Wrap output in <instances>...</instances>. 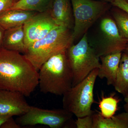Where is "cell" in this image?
I'll return each mask as SVG.
<instances>
[{"label":"cell","instance_id":"cell-18","mask_svg":"<svg viewBox=\"0 0 128 128\" xmlns=\"http://www.w3.org/2000/svg\"><path fill=\"white\" fill-rule=\"evenodd\" d=\"M119 99L114 95L108 96H102L99 101L98 107L99 114L105 118H109L115 115L118 110Z\"/></svg>","mask_w":128,"mask_h":128},{"label":"cell","instance_id":"cell-10","mask_svg":"<svg viewBox=\"0 0 128 128\" xmlns=\"http://www.w3.org/2000/svg\"><path fill=\"white\" fill-rule=\"evenodd\" d=\"M25 96L18 92L0 89V114L20 116L30 107Z\"/></svg>","mask_w":128,"mask_h":128},{"label":"cell","instance_id":"cell-12","mask_svg":"<svg viewBox=\"0 0 128 128\" xmlns=\"http://www.w3.org/2000/svg\"><path fill=\"white\" fill-rule=\"evenodd\" d=\"M122 52L112 53L100 57V66L98 68V77L106 78L108 86L115 82Z\"/></svg>","mask_w":128,"mask_h":128},{"label":"cell","instance_id":"cell-1","mask_svg":"<svg viewBox=\"0 0 128 128\" xmlns=\"http://www.w3.org/2000/svg\"><path fill=\"white\" fill-rule=\"evenodd\" d=\"M38 84V71L23 54L0 48V89L28 97Z\"/></svg>","mask_w":128,"mask_h":128},{"label":"cell","instance_id":"cell-4","mask_svg":"<svg viewBox=\"0 0 128 128\" xmlns=\"http://www.w3.org/2000/svg\"><path fill=\"white\" fill-rule=\"evenodd\" d=\"M98 68L92 72L80 82L73 86L63 95V108L81 118L92 114L94 88Z\"/></svg>","mask_w":128,"mask_h":128},{"label":"cell","instance_id":"cell-2","mask_svg":"<svg viewBox=\"0 0 128 128\" xmlns=\"http://www.w3.org/2000/svg\"><path fill=\"white\" fill-rule=\"evenodd\" d=\"M66 51L50 57L38 70V86L42 93L63 96L72 87L73 74Z\"/></svg>","mask_w":128,"mask_h":128},{"label":"cell","instance_id":"cell-23","mask_svg":"<svg viewBox=\"0 0 128 128\" xmlns=\"http://www.w3.org/2000/svg\"><path fill=\"white\" fill-rule=\"evenodd\" d=\"M20 125L16 121H14L12 117H11L2 124L0 128H20Z\"/></svg>","mask_w":128,"mask_h":128},{"label":"cell","instance_id":"cell-13","mask_svg":"<svg viewBox=\"0 0 128 128\" xmlns=\"http://www.w3.org/2000/svg\"><path fill=\"white\" fill-rule=\"evenodd\" d=\"M37 13L18 9L7 10L0 14V26L6 30L24 25Z\"/></svg>","mask_w":128,"mask_h":128},{"label":"cell","instance_id":"cell-14","mask_svg":"<svg viewBox=\"0 0 128 128\" xmlns=\"http://www.w3.org/2000/svg\"><path fill=\"white\" fill-rule=\"evenodd\" d=\"M2 47L23 54L25 52V32L23 25L5 30Z\"/></svg>","mask_w":128,"mask_h":128},{"label":"cell","instance_id":"cell-11","mask_svg":"<svg viewBox=\"0 0 128 128\" xmlns=\"http://www.w3.org/2000/svg\"><path fill=\"white\" fill-rule=\"evenodd\" d=\"M49 11L58 26L73 29L74 18L70 0H53Z\"/></svg>","mask_w":128,"mask_h":128},{"label":"cell","instance_id":"cell-24","mask_svg":"<svg viewBox=\"0 0 128 128\" xmlns=\"http://www.w3.org/2000/svg\"><path fill=\"white\" fill-rule=\"evenodd\" d=\"M5 30L0 26V48L2 47Z\"/></svg>","mask_w":128,"mask_h":128},{"label":"cell","instance_id":"cell-19","mask_svg":"<svg viewBox=\"0 0 128 128\" xmlns=\"http://www.w3.org/2000/svg\"><path fill=\"white\" fill-rule=\"evenodd\" d=\"M115 7L112 12V18L121 36L128 41V14L123 10Z\"/></svg>","mask_w":128,"mask_h":128},{"label":"cell","instance_id":"cell-21","mask_svg":"<svg viewBox=\"0 0 128 128\" xmlns=\"http://www.w3.org/2000/svg\"><path fill=\"white\" fill-rule=\"evenodd\" d=\"M111 3L114 7L122 9L128 14V3L125 0H114Z\"/></svg>","mask_w":128,"mask_h":128},{"label":"cell","instance_id":"cell-20","mask_svg":"<svg viewBox=\"0 0 128 128\" xmlns=\"http://www.w3.org/2000/svg\"><path fill=\"white\" fill-rule=\"evenodd\" d=\"M77 118L75 124L77 128H93V114Z\"/></svg>","mask_w":128,"mask_h":128},{"label":"cell","instance_id":"cell-28","mask_svg":"<svg viewBox=\"0 0 128 128\" xmlns=\"http://www.w3.org/2000/svg\"><path fill=\"white\" fill-rule=\"evenodd\" d=\"M123 52L128 55V44H127L125 49L124 50Z\"/></svg>","mask_w":128,"mask_h":128},{"label":"cell","instance_id":"cell-17","mask_svg":"<svg viewBox=\"0 0 128 128\" xmlns=\"http://www.w3.org/2000/svg\"><path fill=\"white\" fill-rule=\"evenodd\" d=\"M53 0H18L8 10L18 9L37 12L48 11Z\"/></svg>","mask_w":128,"mask_h":128},{"label":"cell","instance_id":"cell-16","mask_svg":"<svg viewBox=\"0 0 128 128\" xmlns=\"http://www.w3.org/2000/svg\"><path fill=\"white\" fill-rule=\"evenodd\" d=\"M113 86L124 96L128 92V55L122 52L116 77Z\"/></svg>","mask_w":128,"mask_h":128},{"label":"cell","instance_id":"cell-5","mask_svg":"<svg viewBox=\"0 0 128 128\" xmlns=\"http://www.w3.org/2000/svg\"><path fill=\"white\" fill-rule=\"evenodd\" d=\"M66 56L73 74V86L86 78L100 66V57L90 45L87 32L78 43L72 44L66 51Z\"/></svg>","mask_w":128,"mask_h":128},{"label":"cell","instance_id":"cell-29","mask_svg":"<svg viewBox=\"0 0 128 128\" xmlns=\"http://www.w3.org/2000/svg\"><path fill=\"white\" fill-rule=\"evenodd\" d=\"M96 1H98L103 2H110L111 3L114 0H96Z\"/></svg>","mask_w":128,"mask_h":128},{"label":"cell","instance_id":"cell-27","mask_svg":"<svg viewBox=\"0 0 128 128\" xmlns=\"http://www.w3.org/2000/svg\"><path fill=\"white\" fill-rule=\"evenodd\" d=\"M124 97V102H128V92Z\"/></svg>","mask_w":128,"mask_h":128},{"label":"cell","instance_id":"cell-6","mask_svg":"<svg viewBox=\"0 0 128 128\" xmlns=\"http://www.w3.org/2000/svg\"><path fill=\"white\" fill-rule=\"evenodd\" d=\"M74 18L72 36L74 41L82 37L108 10V2L95 0H70Z\"/></svg>","mask_w":128,"mask_h":128},{"label":"cell","instance_id":"cell-31","mask_svg":"<svg viewBox=\"0 0 128 128\" xmlns=\"http://www.w3.org/2000/svg\"><path fill=\"white\" fill-rule=\"evenodd\" d=\"M126 0V1L128 3V0Z\"/></svg>","mask_w":128,"mask_h":128},{"label":"cell","instance_id":"cell-26","mask_svg":"<svg viewBox=\"0 0 128 128\" xmlns=\"http://www.w3.org/2000/svg\"><path fill=\"white\" fill-rule=\"evenodd\" d=\"M124 107L125 111L128 112V102H125V104L124 105Z\"/></svg>","mask_w":128,"mask_h":128},{"label":"cell","instance_id":"cell-15","mask_svg":"<svg viewBox=\"0 0 128 128\" xmlns=\"http://www.w3.org/2000/svg\"><path fill=\"white\" fill-rule=\"evenodd\" d=\"M93 128H128V112L125 111L109 118L94 112Z\"/></svg>","mask_w":128,"mask_h":128},{"label":"cell","instance_id":"cell-8","mask_svg":"<svg viewBox=\"0 0 128 128\" xmlns=\"http://www.w3.org/2000/svg\"><path fill=\"white\" fill-rule=\"evenodd\" d=\"M73 114L64 108L46 109L30 106L16 122L21 126L47 125L51 128H60L70 121Z\"/></svg>","mask_w":128,"mask_h":128},{"label":"cell","instance_id":"cell-22","mask_svg":"<svg viewBox=\"0 0 128 128\" xmlns=\"http://www.w3.org/2000/svg\"><path fill=\"white\" fill-rule=\"evenodd\" d=\"M15 2V0H0V14L10 9Z\"/></svg>","mask_w":128,"mask_h":128},{"label":"cell","instance_id":"cell-3","mask_svg":"<svg viewBox=\"0 0 128 128\" xmlns=\"http://www.w3.org/2000/svg\"><path fill=\"white\" fill-rule=\"evenodd\" d=\"M58 26L42 38L27 48L23 54L38 71L43 64L52 56L66 52L73 44L72 31Z\"/></svg>","mask_w":128,"mask_h":128},{"label":"cell","instance_id":"cell-25","mask_svg":"<svg viewBox=\"0 0 128 128\" xmlns=\"http://www.w3.org/2000/svg\"><path fill=\"white\" fill-rule=\"evenodd\" d=\"M12 117L9 116H6L0 114V128L10 117Z\"/></svg>","mask_w":128,"mask_h":128},{"label":"cell","instance_id":"cell-7","mask_svg":"<svg viewBox=\"0 0 128 128\" xmlns=\"http://www.w3.org/2000/svg\"><path fill=\"white\" fill-rule=\"evenodd\" d=\"M97 34L96 41L89 42L99 57L123 52L128 44V40L120 34L113 18L109 17L101 19Z\"/></svg>","mask_w":128,"mask_h":128},{"label":"cell","instance_id":"cell-30","mask_svg":"<svg viewBox=\"0 0 128 128\" xmlns=\"http://www.w3.org/2000/svg\"><path fill=\"white\" fill-rule=\"evenodd\" d=\"M18 0H15V2H16L17 1H18Z\"/></svg>","mask_w":128,"mask_h":128},{"label":"cell","instance_id":"cell-9","mask_svg":"<svg viewBox=\"0 0 128 128\" xmlns=\"http://www.w3.org/2000/svg\"><path fill=\"white\" fill-rule=\"evenodd\" d=\"M58 26L49 11L38 12L33 16L23 25L26 50Z\"/></svg>","mask_w":128,"mask_h":128}]
</instances>
